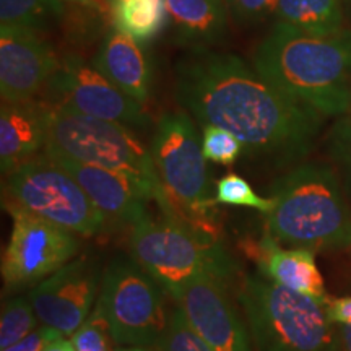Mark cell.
I'll use <instances>...</instances> for the list:
<instances>
[{"mask_svg": "<svg viewBox=\"0 0 351 351\" xmlns=\"http://www.w3.org/2000/svg\"><path fill=\"white\" fill-rule=\"evenodd\" d=\"M327 314L335 326H351V296L328 301Z\"/></svg>", "mask_w": 351, "mask_h": 351, "instance_id": "31", "label": "cell"}, {"mask_svg": "<svg viewBox=\"0 0 351 351\" xmlns=\"http://www.w3.org/2000/svg\"><path fill=\"white\" fill-rule=\"evenodd\" d=\"M174 95L200 125L232 132L252 158L280 166L313 148L324 116L267 82L234 54L199 51L176 67Z\"/></svg>", "mask_w": 351, "mask_h": 351, "instance_id": "1", "label": "cell"}, {"mask_svg": "<svg viewBox=\"0 0 351 351\" xmlns=\"http://www.w3.org/2000/svg\"><path fill=\"white\" fill-rule=\"evenodd\" d=\"M109 2H112V0H109Z\"/></svg>", "mask_w": 351, "mask_h": 351, "instance_id": "36", "label": "cell"}, {"mask_svg": "<svg viewBox=\"0 0 351 351\" xmlns=\"http://www.w3.org/2000/svg\"><path fill=\"white\" fill-rule=\"evenodd\" d=\"M93 65L108 80L134 98L145 103L150 96L152 65L140 43L112 29L99 44Z\"/></svg>", "mask_w": 351, "mask_h": 351, "instance_id": "17", "label": "cell"}, {"mask_svg": "<svg viewBox=\"0 0 351 351\" xmlns=\"http://www.w3.org/2000/svg\"><path fill=\"white\" fill-rule=\"evenodd\" d=\"M163 289L135 258L109 263L101 282L98 306L112 340L121 346H148L165 335L169 319Z\"/></svg>", "mask_w": 351, "mask_h": 351, "instance_id": "9", "label": "cell"}, {"mask_svg": "<svg viewBox=\"0 0 351 351\" xmlns=\"http://www.w3.org/2000/svg\"><path fill=\"white\" fill-rule=\"evenodd\" d=\"M270 194L267 226L278 243L313 252L351 245V208L332 166H296L276 179Z\"/></svg>", "mask_w": 351, "mask_h": 351, "instance_id": "3", "label": "cell"}, {"mask_svg": "<svg viewBox=\"0 0 351 351\" xmlns=\"http://www.w3.org/2000/svg\"><path fill=\"white\" fill-rule=\"evenodd\" d=\"M328 155L351 179V116L343 117L332 127L327 137Z\"/></svg>", "mask_w": 351, "mask_h": 351, "instance_id": "28", "label": "cell"}, {"mask_svg": "<svg viewBox=\"0 0 351 351\" xmlns=\"http://www.w3.org/2000/svg\"><path fill=\"white\" fill-rule=\"evenodd\" d=\"M47 156L62 166L80 184L106 219L111 218L112 221L135 226L148 217L147 204L152 200L158 202V205L168 215L169 205L163 186H156L119 171L78 163L69 158Z\"/></svg>", "mask_w": 351, "mask_h": 351, "instance_id": "12", "label": "cell"}, {"mask_svg": "<svg viewBox=\"0 0 351 351\" xmlns=\"http://www.w3.org/2000/svg\"><path fill=\"white\" fill-rule=\"evenodd\" d=\"M60 59L41 34L0 28V93L3 103L33 101L49 86Z\"/></svg>", "mask_w": 351, "mask_h": 351, "instance_id": "14", "label": "cell"}, {"mask_svg": "<svg viewBox=\"0 0 351 351\" xmlns=\"http://www.w3.org/2000/svg\"><path fill=\"white\" fill-rule=\"evenodd\" d=\"M67 2L73 3V5L96 8V10H101V8H103V0H67Z\"/></svg>", "mask_w": 351, "mask_h": 351, "instance_id": "34", "label": "cell"}, {"mask_svg": "<svg viewBox=\"0 0 351 351\" xmlns=\"http://www.w3.org/2000/svg\"><path fill=\"white\" fill-rule=\"evenodd\" d=\"M43 351H77L75 346H73L72 340H65L64 337H60V339H57L52 341L44 348Z\"/></svg>", "mask_w": 351, "mask_h": 351, "instance_id": "33", "label": "cell"}, {"mask_svg": "<svg viewBox=\"0 0 351 351\" xmlns=\"http://www.w3.org/2000/svg\"><path fill=\"white\" fill-rule=\"evenodd\" d=\"M252 64L267 82L322 116L351 108V29L315 36L274 26Z\"/></svg>", "mask_w": 351, "mask_h": 351, "instance_id": "2", "label": "cell"}, {"mask_svg": "<svg viewBox=\"0 0 351 351\" xmlns=\"http://www.w3.org/2000/svg\"><path fill=\"white\" fill-rule=\"evenodd\" d=\"M228 13L239 25L257 23L274 15L278 0H225Z\"/></svg>", "mask_w": 351, "mask_h": 351, "instance_id": "29", "label": "cell"}, {"mask_svg": "<svg viewBox=\"0 0 351 351\" xmlns=\"http://www.w3.org/2000/svg\"><path fill=\"white\" fill-rule=\"evenodd\" d=\"M114 28L137 43H147L168 21L166 0H112Z\"/></svg>", "mask_w": 351, "mask_h": 351, "instance_id": "22", "label": "cell"}, {"mask_svg": "<svg viewBox=\"0 0 351 351\" xmlns=\"http://www.w3.org/2000/svg\"><path fill=\"white\" fill-rule=\"evenodd\" d=\"M202 150L205 158L212 163L230 166L243 155L244 145L230 130L205 125L202 132Z\"/></svg>", "mask_w": 351, "mask_h": 351, "instance_id": "25", "label": "cell"}, {"mask_svg": "<svg viewBox=\"0 0 351 351\" xmlns=\"http://www.w3.org/2000/svg\"><path fill=\"white\" fill-rule=\"evenodd\" d=\"M44 153L98 168L119 171L161 186L152 153L124 124L83 116L62 106H47Z\"/></svg>", "mask_w": 351, "mask_h": 351, "instance_id": "7", "label": "cell"}, {"mask_svg": "<svg viewBox=\"0 0 351 351\" xmlns=\"http://www.w3.org/2000/svg\"><path fill=\"white\" fill-rule=\"evenodd\" d=\"M160 345L161 351H213L189 326L179 307L171 314L168 328L161 337Z\"/></svg>", "mask_w": 351, "mask_h": 351, "instance_id": "26", "label": "cell"}, {"mask_svg": "<svg viewBox=\"0 0 351 351\" xmlns=\"http://www.w3.org/2000/svg\"><path fill=\"white\" fill-rule=\"evenodd\" d=\"M239 301L258 351H335L327 302L249 276Z\"/></svg>", "mask_w": 351, "mask_h": 351, "instance_id": "5", "label": "cell"}, {"mask_svg": "<svg viewBox=\"0 0 351 351\" xmlns=\"http://www.w3.org/2000/svg\"><path fill=\"white\" fill-rule=\"evenodd\" d=\"M130 247L140 267L171 296L199 278L225 282L232 262L208 236L166 218L147 217L132 226Z\"/></svg>", "mask_w": 351, "mask_h": 351, "instance_id": "6", "label": "cell"}, {"mask_svg": "<svg viewBox=\"0 0 351 351\" xmlns=\"http://www.w3.org/2000/svg\"><path fill=\"white\" fill-rule=\"evenodd\" d=\"M275 26L304 34L339 33L343 29V13L339 0H278Z\"/></svg>", "mask_w": 351, "mask_h": 351, "instance_id": "20", "label": "cell"}, {"mask_svg": "<svg viewBox=\"0 0 351 351\" xmlns=\"http://www.w3.org/2000/svg\"><path fill=\"white\" fill-rule=\"evenodd\" d=\"M60 337H64L62 333H59L47 326H43L29 333V335H26L19 343L8 346V348L2 351H43L47 345L57 339H60Z\"/></svg>", "mask_w": 351, "mask_h": 351, "instance_id": "30", "label": "cell"}, {"mask_svg": "<svg viewBox=\"0 0 351 351\" xmlns=\"http://www.w3.org/2000/svg\"><path fill=\"white\" fill-rule=\"evenodd\" d=\"M119 351H148V350H145L143 346H124V348H121Z\"/></svg>", "mask_w": 351, "mask_h": 351, "instance_id": "35", "label": "cell"}, {"mask_svg": "<svg viewBox=\"0 0 351 351\" xmlns=\"http://www.w3.org/2000/svg\"><path fill=\"white\" fill-rule=\"evenodd\" d=\"M5 205H15L73 234L93 236L106 225L80 184L46 153L7 174Z\"/></svg>", "mask_w": 351, "mask_h": 351, "instance_id": "8", "label": "cell"}, {"mask_svg": "<svg viewBox=\"0 0 351 351\" xmlns=\"http://www.w3.org/2000/svg\"><path fill=\"white\" fill-rule=\"evenodd\" d=\"M257 258L263 275L280 287L324 302L330 301L313 251L298 247L282 249L278 241L269 232L257 244Z\"/></svg>", "mask_w": 351, "mask_h": 351, "instance_id": "18", "label": "cell"}, {"mask_svg": "<svg viewBox=\"0 0 351 351\" xmlns=\"http://www.w3.org/2000/svg\"><path fill=\"white\" fill-rule=\"evenodd\" d=\"M335 351H351V326H335Z\"/></svg>", "mask_w": 351, "mask_h": 351, "instance_id": "32", "label": "cell"}, {"mask_svg": "<svg viewBox=\"0 0 351 351\" xmlns=\"http://www.w3.org/2000/svg\"><path fill=\"white\" fill-rule=\"evenodd\" d=\"M49 90L54 95V106L124 125L150 124L142 103L121 91L93 64L85 62L77 54H67L60 59Z\"/></svg>", "mask_w": 351, "mask_h": 351, "instance_id": "11", "label": "cell"}, {"mask_svg": "<svg viewBox=\"0 0 351 351\" xmlns=\"http://www.w3.org/2000/svg\"><path fill=\"white\" fill-rule=\"evenodd\" d=\"M217 204L231 207H245L269 215L274 208V200L263 199L251 187L243 176L226 174L217 182Z\"/></svg>", "mask_w": 351, "mask_h": 351, "instance_id": "24", "label": "cell"}, {"mask_svg": "<svg viewBox=\"0 0 351 351\" xmlns=\"http://www.w3.org/2000/svg\"><path fill=\"white\" fill-rule=\"evenodd\" d=\"M38 315L32 301L25 296L8 300L2 307L0 317V350L19 343L38 328Z\"/></svg>", "mask_w": 351, "mask_h": 351, "instance_id": "23", "label": "cell"}, {"mask_svg": "<svg viewBox=\"0 0 351 351\" xmlns=\"http://www.w3.org/2000/svg\"><path fill=\"white\" fill-rule=\"evenodd\" d=\"M98 283L95 263L80 257L39 282L29 293V301L43 326L72 337L93 313Z\"/></svg>", "mask_w": 351, "mask_h": 351, "instance_id": "13", "label": "cell"}, {"mask_svg": "<svg viewBox=\"0 0 351 351\" xmlns=\"http://www.w3.org/2000/svg\"><path fill=\"white\" fill-rule=\"evenodd\" d=\"M47 142V106L34 101L2 103L0 109V163L10 174L36 156Z\"/></svg>", "mask_w": 351, "mask_h": 351, "instance_id": "16", "label": "cell"}, {"mask_svg": "<svg viewBox=\"0 0 351 351\" xmlns=\"http://www.w3.org/2000/svg\"><path fill=\"white\" fill-rule=\"evenodd\" d=\"M189 326L213 351H254L243 320L213 278H199L174 296Z\"/></svg>", "mask_w": 351, "mask_h": 351, "instance_id": "15", "label": "cell"}, {"mask_svg": "<svg viewBox=\"0 0 351 351\" xmlns=\"http://www.w3.org/2000/svg\"><path fill=\"white\" fill-rule=\"evenodd\" d=\"M5 207L13 218L2 257V278L8 289L43 282L72 261L80 245L73 232L15 205Z\"/></svg>", "mask_w": 351, "mask_h": 351, "instance_id": "10", "label": "cell"}, {"mask_svg": "<svg viewBox=\"0 0 351 351\" xmlns=\"http://www.w3.org/2000/svg\"><path fill=\"white\" fill-rule=\"evenodd\" d=\"M67 0H0V28L43 34L67 16Z\"/></svg>", "mask_w": 351, "mask_h": 351, "instance_id": "21", "label": "cell"}, {"mask_svg": "<svg viewBox=\"0 0 351 351\" xmlns=\"http://www.w3.org/2000/svg\"><path fill=\"white\" fill-rule=\"evenodd\" d=\"M176 41L194 52L221 43L228 32L225 0H166Z\"/></svg>", "mask_w": 351, "mask_h": 351, "instance_id": "19", "label": "cell"}, {"mask_svg": "<svg viewBox=\"0 0 351 351\" xmlns=\"http://www.w3.org/2000/svg\"><path fill=\"white\" fill-rule=\"evenodd\" d=\"M109 339L112 337L108 320L96 306L85 324L72 335V343L77 351H111Z\"/></svg>", "mask_w": 351, "mask_h": 351, "instance_id": "27", "label": "cell"}, {"mask_svg": "<svg viewBox=\"0 0 351 351\" xmlns=\"http://www.w3.org/2000/svg\"><path fill=\"white\" fill-rule=\"evenodd\" d=\"M150 153L168 199L166 217L212 238L217 200L210 192L207 158L194 121L186 112L163 114Z\"/></svg>", "mask_w": 351, "mask_h": 351, "instance_id": "4", "label": "cell"}]
</instances>
